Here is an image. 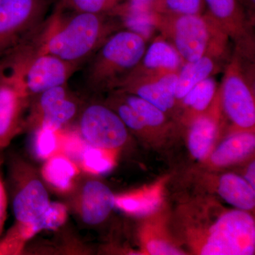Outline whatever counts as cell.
<instances>
[{
	"mask_svg": "<svg viewBox=\"0 0 255 255\" xmlns=\"http://www.w3.org/2000/svg\"><path fill=\"white\" fill-rule=\"evenodd\" d=\"M8 196L4 183L0 175V238L1 237L3 229L7 215Z\"/></svg>",
	"mask_w": 255,
	"mask_h": 255,
	"instance_id": "cell-30",
	"label": "cell"
},
{
	"mask_svg": "<svg viewBox=\"0 0 255 255\" xmlns=\"http://www.w3.org/2000/svg\"><path fill=\"white\" fill-rule=\"evenodd\" d=\"M218 193L235 209L248 212L255 209V189L238 174H223L218 183Z\"/></svg>",
	"mask_w": 255,
	"mask_h": 255,
	"instance_id": "cell-21",
	"label": "cell"
},
{
	"mask_svg": "<svg viewBox=\"0 0 255 255\" xmlns=\"http://www.w3.org/2000/svg\"><path fill=\"white\" fill-rule=\"evenodd\" d=\"M59 4L26 41L43 53L81 65L114 32L122 29L111 15L70 11Z\"/></svg>",
	"mask_w": 255,
	"mask_h": 255,
	"instance_id": "cell-1",
	"label": "cell"
},
{
	"mask_svg": "<svg viewBox=\"0 0 255 255\" xmlns=\"http://www.w3.org/2000/svg\"><path fill=\"white\" fill-rule=\"evenodd\" d=\"M219 86V103L236 131H254L255 57L233 49Z\"/></svg>",
	"mask_w": 255,
	"mask_h": 255,
	"instance_id": "cell-4",
	"label": "cell"
},
{
	"mask_svg": "<svg viewBox=\"0 0 255 255\" xmlns=\"http://www.w3.org/2000/svg\"><path fill=\"white\" fill-rule=\"evenodd\" d=\"M184 63L185 62L177 50L163 37L159 35L146 48L141 60L130 75H155L178 73Z\"/></svg>",
	"mask_w": 255,
	"mask_h": 255,
	"instance_id": "cell-15",
	"label": "cell"
},
{
	"mask_svg": "<svg viewBox=\"0 0 255 255\" xmlns=\"http://www.w3.org/2000/svg\"><path fill=\"white\" fill-rule=\"evenodd\" d=\"M146 251L153 255H184L182 251L178 249L167 242L162 240H152L146 245Z\"/></svg>",
	"mask_w": 255,
	"mask_h": 255,
	"instance_id": "cell-29",
	"label": "cell"
},
{
	"mask_svg": "<svg viewBox=\"0 0 255 255\" xmlns=\"http://www.w3.org/2000/svg\"><path fill=\"white\" fill-rule=\"evenodd\" d=\"M250 14L255 18V0H243Z\"/></svg>",
	"mask_w": 255,
	"mask_h": 255,
	"instance_id": "cell-32",
	"label": "cell"
},
{
	"mask_svg": "<svg viewBox=\"0 0 255 255\" xmlns=\"http://www.w3.org/2000/svg\"><path fill=\"white\" fill-rule=\"evenodd\" d=\"M228 62L214 57L204 56L184 63L178 73L175 90L177 105L193 87L221 72Z\"/></svg>",
	"mask_w": 255,
	"mask_h": 255,
	"instance_id": "cell-18",
	"label": "cell"
},
{
	"mask_svg": "<svg viewBox=\"0 0 255 255\" xmlns=\"http://www.w3.org/2000/svg\"><path fill=\"white\" fill-rule=\"evenodd\" d=\"M219 103V86L214 77L199 82L178 103L182 120L189 124L198 116L206 113Z\"/></svg>",
	"mask_w": 255,
	"mask_h": 255,
	"instance_id": "cell-17",
	"label": "cell"
},
{
	"mask_svg": "<svg viewBox=\"0 0 255 255\" xmlns=\"http://www.w3.org/2000/svg\"><path fill=\"white\" fill-rule=\"evenodd\" d=\"M48 0H0V58L43 21Z\"/></svg>",
	"mask_w": 255,
	"mask_h": 255,
	"instance_id": "cell-9",
	"label": "cell"
},
{
	"mask_svg": "<svg viewBox=\"0 0 255 255\" xmlns=\"http://www.w3.org/2000/svg\"><path fill=\"white\" fill-rule=\"evenodd\" d=\"M205 13L234 43V49L255 53L253 20L243 0H204Z\"/></svg>",
	"mask_w": 255,
	"mask_h": 255,
	"instance_id": "cell-12",
	"label": "cell"
},
{
	"mask_svg": "<svg viewBox=\"0 0 255 255\" xmlns=\"http://www.w3.org/2000/svg\"><path fill=\"white\" fill-rule=\"evenodd\" d=\"M45 161L41 177L49 187L63 194L75 189V179L80 174L78 164L60 151Z\"/></svg>",
	"mask_w": 255,
	"mask_h": 255,
	"instance_id": "cell-19",
	"label": "cell"
},
{
	"mask_svg": "<svg viewBox=\"0 0 255 255\" xmlns=\"http://www.w3.org/2000/svg\"><path fill=\"white\" fill-rule=\"evenodd\" d=\"M9 167L16 221L14 227H24L36 222L46 212L50 204L49 196L39 177L29 166H23V161H11Z\"/></svg>",
	"mask_w": 255,
	"mask_h": 255,
	"instance_id": "cell-7",
	"label": "cell"
},
{
	"mask_svg": "<svg viewBox=\"0 0 255 255\" xmlns=\"http://www.w3.org/2000/svg\"><path fill=\"white\" fill-rule=\"evenodd\" d=\"M29 107L31 110L26 119V127L33 130H61L80 114L78 99L70 92L67 84L32 97Z\"/></svg>",
	"mask_w": 255,
	"mask_h": 255,
	"instance_id": "cell-11",
	"label": "cell"
},
{
	"mask_svg": "<svg viewBox=\"0 0 255 255\" xmlns=\"http://www.w3.org/2000/svg\"><path fill=\"white\" fill-rule=\"evenodd\" d=\"M178 73L155 75H130L117 91L127 92L143 99L165 114L177 108L175 99Z\"/></svg>",
	"mask_w": 255,
	"mask_h": 255,
	"instance_id": "cell-13",
	"label": "cell"
},
{
	"mask_svg": "<svg viewBox=\"0 0 255 255\" xmlns=\"http://www.w3.org/2000/svg\"><path fill=\"white\" fill-rule=\"evenodd\" d=\"M199 245V255H252L255 251V223L248 211H225L209 226Z\"/></svg>",
	"mask_w": 255,
	"mask_h": 255,
	"instance_id": "cell-6",
	"label": "cell"
},
{
	"mask_svg": "<svg viewBox=\"0 0 255 255\" xmlns=\"http://www.w3.org/2000/svg\"><path fill=\"white\" fill-rule=\"evenodd\" d=\"M68 217L66 206L61 203L50 202L49 206L39 219L26 226L28 238H31L43 230H56L63 226Z\"/></svg>",
	"mask_w": 255,
	"mask_h": 255,
	"instance_id": "cell-24",
	"label": "cell"
},
{
	"mask_svg": "<svg viewBox=\"0 0 255 255\" xmlns=\"http://www.w3.org/2000/svg\"><path fill=\"white\" fill-rule=\"evenodd\" d=\"M31 99L53 87L66 85L80 65L36 50L24 40L1 57Z\"/></svg>",
	"mask_w": 255,
	"mask_h": 255,
	"instance_id": "cell-5",
	"label": "cell"
},
{
	"mask_svg": "<svg viewBox=\"0 0 255 255\" xmlns=\"http://www.w3.org/2000/svg\"><path fill=\"white\" fill-rule=\"evenodd\" d=\"M154 1L155 0H122L108 14L116 16L124 13L151 12Z\"/></svg>",
	"mask_w": 255,
	"mask_h": 255,
	"instance_id": "cell-28",
	"label": "cell"
},
{
	"mask_svg": "<svg viewBox=\"0 0 255 255\" xmlns=\"http://www.w3.org/2000/svg\"><path fill=\"white\" fill-rule=\"evenodd\" d=\"M30 97L11 68L0 60V151L4 150L26 127Z\"/></svg>",
	"mask_w": 255,
	"mask_h": 255,
	"instance_id": "cell-10",
	"label": "cell"
},
{
	"mask_svg": "<svg viewBox=\"0 0 255 255\" xmlns=\"http://www.w3.org/2000/svg\"><path fill=\"white\" fill-rule=\"evenodd\" d=\"M147 42L125 28L114 32L92 56L85 73L88 88L98 93L119 90L141 60Z\"/></svg>",
	"mask_w": 255,
	"mask_h": 255,
	"instance_id": "cell-3",
	"label": "cell"
},
{
	"mask_svg": "<svg viewBox=\"0 0 255 255\" xmlns=\"http://www.w3.org/2000/svg\"><path fill=\"white\" fill-rule=\"evenodd\" d=\"M248 182V184L251 186L253 189H255V162L253 160L251 164L248 165L246 169V174L243 177Z\"/></svg>",
	"mask_w": 255,
	"mask_h": 255,
	"instance_id": "cell-31",
	"label": "cell"
},
{
	"mask_svg": "<svg viewBox=\"0 0 255 255\" xmlns=\"http://www.w3.org/2000/svg\"><path fill=\"white\" fill-rule=\"evenodd\" d=\"M156 31L177 50L185 63L204 56L228 62L231 41L209 15H165L154 12Z\"/></svg>",
	"mask_w": 255,
	"mask_h": 255,
	"instance_id": "cell-2",
	"label": "cell"
},
{
	"mask_svg": "<svg viewBox=\"0 0 255 255\" xmlns=\"http://www.w3.org/2000/svg\"><path fill=\"white\" fill-rule=\"evenodd\" d=\"M255 131L239 130L231 134L210 155L215 167H226L246 159L254 152Z\"/></svg>",
	"mask_w": 255,
	"mask_h": 255,
	"instance_id": "cell-20",
	"label": "cell"
},
{
	"mask_svg": "<svg viewBox=\"0 0 255 255\" xmlns=\"http://www.w3.org/2000/svg\"><path fill=\"white\" fill-rule=\"evenodd\" d=\"M32 141V149L37 158L46 160L60 150V130L37 128Z\"/></svg>",
	"mask_w": 255,
	"mask_h": 255,
	"instance_id": "cell-26",
	"label": "cell"
},
{
	"mask_svg": "<svg viewBox=\"0 0 255 255\" xmlns=\"http://www.w3.org/2000/svg\"><path fill=\"white\" fill-rule=\"evenodd\" d=\"M114 92H117L121 98L135 111L145 125L151 130L153 131L163 130L168 125L167 114L155 105L132 94L122 91Z\"/></svg>",
	"mask_w": 255,
	"mask_h": 255,
	"instance_id": "cell-22",
	"label": "cell"
},
{
	"mask_svg": "<svg viewBox=\"0 0 255 255\" xmlns=\"http://www.w3.org/2000/svg\"><path fill=\"white\" fill-rule=\"evenodd\" d=\"M115 196L103 182L87 180L75 195V211L85 224L97 226L103 223L115 207Z\"/></svg>",
	"mask_w": 255,
	"mask_h": 255,
	"instance_id": "cell-14",
	"label": "cell"
},
{
	"mask_svg": "<svg viewBox=\"0 0 255 255\" xmlns=\"http://www.w3.org/2000/svg\"><path fill=\"white\" fill-rule=\"evenodd\" d=\"M122 0H60L58 3L66 10L92 14H108Z\"/></svg>",
	"mask_w": 255,
	"mask_h": 255,
	"instance_id": "cell-27",
	"label": "cell"
},
{
	"mask_svg": "<svg viewBox=\"0 0 255 255\" xmlns=\"http://www.w3.org/2000/svg\"><path fill=\"white\" fill-rule=\"evenodd\" d=\"M79 132L87 145L116 153L128 139V129L106 104L92 102L79 114Z\"/></svg>",
	"mask_w": 255,
	"mask_h": 255,
	"instance_id": "cell-8",
	"label": "cell"
},
{
	"mask_svg": "<svg viewBox=\"0 0 255 255\" xmlns=\"http://www.w3.org/2000/svg\"><path fill=\"white\" fill-rule=\"evenodd\" d=\"M152 11L165 15L201 14L205 12L204 0H155Z\"/></svg>",
	"mask_w": 255,
	"mask_h": 255,
	"instance_id": "cell-25",
	"label": "cell"
},
{
	"mask_svg": "<svg viewBox=\"0 0 255 255\" xmlns=\"http://www.w3.org/2000/svg\"><path fill=\"white\" fill-rule=\"evenodd\" d=\"M114 155V152L101 150L87 144L80 157L78 166L89 173H107L113 168Z\"/></svg>",
	"mask_w": 255,
	"mask_h": 255,
	"instance_id": "cell-23",
	"label": "cell"
},
{
	"mask_svg": "<svg viewBox=\"0 0 255 255\" xmlns=\"http://www.w3.org/2000/svg\"><path fill=\"white\" fill-rule=\"evenodd\" d=\"M220 103L188 124V147L194 159L203 160L211 152L219 130Z\"/></svg>",
	"mask_w": 255,
	"mask_h": 255,
	"instance_id": "cell-16",
	"label": "cell"
}]
</instances>
